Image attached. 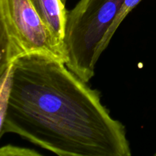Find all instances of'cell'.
<instances>
[{"instance_id": "1", "label": "cell", "mask_w": 156, "mask_h": 156, "mask_svg": "<svg viewBox=\"0 0 156 156\" xmlns=\"http://www.w3.org/2000/svg\"><path fill=\"white\" fill-rule=\"evenodd\" d=\"M1 77L0 137L14 133L59 156H130L123 123L65 62L18 58Z\"/></svg>"}, {"instance_id": "2", "label": "cell", "mask_w": 156, "mask_h": 156, "mask_svg": "<svg viewBox=\"0 0 156 156\" xmlns=\"http://www.w3.org/2000/svg\"><path fill=\"white\" fill-rule=\"evenodd\" d=\"M36 53L67 62L63 43L49 30L30 0H0V76L18 58Z\"/></svg>"}, {"instance_id": "3", "label": "cell", "mask_w": 156, "mask_h": 156, "mask_svg": "<svg viewBox=\"0 0 156 156\" xmlns=\"http://www.w3.org/2000/svg\"><path fill=\"white\" fill-rule=\"evenodd\" d=\"M124 0H80L68 11L63 39L66 66L88 83L94 76L99 44Z\"/></svg>"}, {"instance_id": "4", "label": "cell", "mask_w": 156, "mask_h": 156, "mask_svg": "<svg viewBox=\"0 0 156 156\" xmlns=\"http://www.w3.org/2000/svg\"><path fill=\"white\" fill-rule=\"evenodd\" d=\"M30 2L49 30L63 43L68 13L64 2L62 0H30Z\"/></svg>"}, {"instance_id": "5", "label": "cell", "mask_w": 156, "mask_h": 156, "mask_svg": "<svg viewBox=\"0 0 156 156\" xmlns=\"http://www.w3.org/2000/svg\"><path fill=\"white\" fill-rule=\"evenodd\" d=\"M142 0H124V2L122 4L121 7L119 9L118 12L116 15L114 21L110 25L109 28L105 33V36L102 38L101 41L99 44L97 50V58L99 59L100 56L102 54L105 49L108 47L110 42H111V38L113 37L114 34H115L116 30H117L120 24L123 22V20L125 19L128 14L130 13L131 11L141 2Z\"/></svg>"}, {"instance_id": "6", "label": "cell", "mask_w": 156, "mask_h": 156, "mask_svg": "<svg viewBox=\"0 0 156 156\" xmlns=\"http://www.w3.org/2000/svg\"><path fill=\"white\" fill-rule=\"evenodd\" d=\"M1 155H41V154L35 151L24 148L16 147L13 146H5L0 149Z\"/></svg>"}, {"instance_id": "7", "label": "cell", "mask_w": 156, "mask_h": 156, "mask_svg": "<svg viewBox=\"0 0 156 156\" xmlns=\"http://www.w3.org/2000/svg\"><path fill=\"white\" fill-rule=\"evenodd\" d=\"M155 156H156V153H155Z\"/></svg>"}]
</instances>
